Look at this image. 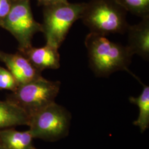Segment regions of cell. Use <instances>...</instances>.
I'll list each match as a JSON object with an SVG mask.
<instances>
[{
    "label": "cell",
    "instance_id": "obj_1",
    "mask_svg": "<svg viewBox=\"0 0 149 149\" xmlns=\"http://www.w3.org/2000/svg\"><path fill=\"white\" fill-rule=\"evenodd\" d=\"M85 44L90 66L97 76L108 77L118 71H127L135 76L129 70L133 54L127 46L91 32L86 36Z\"/></svg>",
    "mask_w": 149,
    "mask_h": 149
},
{
    "label": "cell",
    "instance_id": "obj_2",
    "mask_svg": "<svg viewBox=\"0 0 149 149\" xmlns=\"http://www.w3.org/2000/svg\"><path fill=\"white\" fill-rule=\"evenodd\" d=\"M126 13L114 0H91L86 3L81 19L91 33L107 36L127 32Z\"/></svg>",
    "mask_w": 149,
    "mask_h": 149
},
{
    "label": "cell",
    "instance_id": "obj_3",
    "mask_svg": "<svg viewBox=\"0 0 149 149\" xmlns=\"http://www.w3.org/2000/svg\"><path fill=\"white\" fill-rule=\"evenodd\" d=\"M86 3L68 1L44 6L42 33L46 43L59 49L73 24L81 19Z\"/></svg>",
    "mask_w": 149,
    "mask_h": 149
},
{
    "label": "cell",
    "instance_id": "obj_4",
    "mask_svg": "<svg viewBox=\"0 0 149 149\" xmlns=\"http://www.w3.org/2000/svg\"><path fill=\"white\" fill-rule=\"evenodd\" d=\"M60 86V81L48 80L42 76L18 86L7 100L21 108L30 117L55 102Z\"/></svg>",
    "mask_w": 149,
    "mask_h": 149
},
{
    "label": "cell",
    "instance_id": "obj_5",
    "mask_svg": "<svg viewBox=\"0 0 149 149\" xmlns=\"http://www.w3.org/2000/svg\"><path fill=\"white\" fill-rule=\"evenodd\" d=\"M71 119L70 113L54 102L31 116L28 126L33 138L55 141L68 135Z\"/></svg>",
    "mask_w": 149,
    "mask_h": 149
},
{
    "label": "cell",
    "instance_id": "obj_6",
    "mask_svg": "<svg viewBox=\"0 0 149 149\" xmlns=\"http://www.w3.org/2000/svg\"><path fill=\"white\" fill-rule=\"evenodd\" d=\"M3 28L15 38L19 52L32 47V39L38 32H42V25L35 20L29 0L12 2L11 10L0 22Z\"/></svg>",
    "mask_w": 149,
    "mask_h": 149
},
{
    "label": "cell",
    "instance_id": "obj_7",
    "mask_svg": "<svg viewBox=\"0 0 149 149\" xmlns=\"http://www.w3.org/2000/svg\"><path fill=\"white\" fill-rule=\"evenodd\" d=\"M0 61L5 64L19 86L24 85L42 76V72L36 69L22 54L7 53L0 50Z\"/></svg>",
    "mask_w": 149,
    "mask_h": 149
},
{
    "label": "cell",
    "instance_id": "obj_8",
    "mask_svg": "<svg viewBox=\"0 0 149 149\" xmlns=\"http://www.w3.org/2000/svg\"><path fill=\"white\" fill-rule=\"evenodd\" d=\"M137 24L129 25L127 47L133 54H136L145 60L149 58V16L142 18Z\"/></svg>",
    "mask_w": 149,
    "mask_h": 149
},
{
    "label": "cell",
    "instance_id": "obj_9",
    "mask_svg": "<svg viewBox=\"0 0 149 149\" xmlns=\"http://www.w3.org/2000/svg\"><path fill=\"white\" fill-rule=\"evenodd\" d=\"M58 48L47 44L40 48H31L20 52L26 56L32 65L39 71L58 69L60 66Z\"/></svg>",
    "mask_w": 149,
    "mask_h": 149
},
{
    "label": "cell",
    "instance_id": "obj_10",
    "mask_svg": "<svg viewBox=\"0 0 149 149\" xmlns=\"http://www.w3.org/2000/svg\"><path fill=\"white\" fill-rule=\"evenodd\" d=\"M33 139L29 130L21 132L13 128L0 130V142L3 149H38L33 144Z\"/></svg>",
    "mask_w": 149,
    "mask_h": 149
},
{
    "label": "cell",
    "instance_id": "obj_11",
    "mask_svg": "<svg viewBox=\"0 0 149 149\" xmlns=\"http://www.w3.org/2000/svg\"><path fill=\"white\" fill-rule=\"evenodd\" d=\"M29 117L21 108L8 100L0 101V130L28 125Z\"/></svg>",
    "mask_w": 149,
    "mask_h": 149
},
{
    "label": "cell",
    "instance_id": "obj_12",
    "mask_svg": "<svg viewBox=\"0 0 149 149\" xmlns=\"http://www.w3.org/2000/svg\"><path fill=\"white\" fill-rule=\"evenodd\" d=\"M141 94L137 97H130L129 102L136 105L139 109L138 117L133 124L140 128L143 133L149 127V87L144 85Z\"/></svg>",
    "mask_w": 149,
    "mask_h": 149
},
{
    "label": "cell",
    "instance_id": "obj_13",
    "mask_svg": "<svg viewBox=\"0 0 149 149\" xmlns=\"http://www.w3.org/2000/svg\"><path fill=\"white\" fill-rule=\"evenodd\" d=\"M127 11L141 18L149 16V0H114Z\"/></svg>",
    "mask_w": 149,
    "mask_h": 149
},
{
    "label": "cell",
    "instance_id": "obj_14",
    "mask_svg": "<svg viewBox=\"0 0 149 149\" xmlns=\"http://www.w3.org/2000/svg\"><path fill=\"white\" fill-rule=\"evenodd\" d=\"M18 87V85L11 72L0 66V90H7L13 92Z\"/></svg>",
    "mask_w": 149,
    "mask_h": 149
},
{
    "label": "cell",
    "instance_id": "obj_15",
    "mask_svg": "<svg viewBox=\"0 0 149 149\" xmlns=\"http://www.w3.org/2000/svg\"><path fill=\"white\" fill-rule=\"evenodd\" d=\"M12 0H0V22L5 18L11 10Z\"/></svg>",
    "mask_w": 149,
    "mask_h": 149
},
{
    "label": "cell",
    "instance_id": "obj_16",
    "mask_svg": "<svg viewBox=\"0 0 149 149\" xmlns=\"http://www.w3.org/2000/svg\"><path fill=\"white\" fill-rule=\"evenodd\" d=\"M68 0H37L38 4L40 5H42L43 6L50 5L55 4L56 3H59L61 2H65L67 1Z\"/></svg>",
    "mask_w": 149,
    "mask_h": 149
},
{
    "label": "cell",
    "instance_id": "obj_17",
    "mask_svg": "<svg viewBox=\"0 0 149 149\" xmlns=\"http://www.w3.org/2000/svg\"><path fill=\"white\" fill-rule=\"evenodd\" d=\"M0 149H3V148L2 144L1 143V142H0Z\"/></svg>",
    "mask_w": 149,
    "mask_h": 149
},
{
    "label": "cell",
    "instance_id": "obj_18",
    "mask_svg": "<svg viewBox=\"0 0 149 149\" xmlns=\"http://www.w3.org/2000/svg\"><path fill=\"white\" fill-rule=\"evenodd\" d=\"M12 2H15V1H21V0H12Z\"/></svg>",
    "mask_w": 149,
    "mask_h": 149
}]
</instances>
